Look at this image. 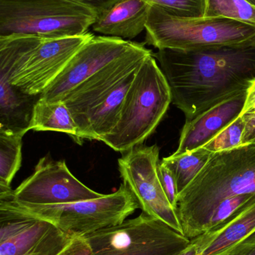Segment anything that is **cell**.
Listing matches in <instances>:
<instances>
[{"label":"cell","mask_w":255,"mask_h":255,"mask_svg":"<svg viewBox=\"0 0 255 255\" xmlns=\"http://www.w3.org/2000/svg\"><path fill=\"white\" fill-rule=\"evenodd\" d=\"M91 249L82 236L75 237L65 250L58 255H91Z\"/></svg>","instance_id":"4316f807"},{"label":"cell","mask_w":255,"mask_h":255,"mask_svg":"<svg viewBox=\"0 0 255 255\" xmlns=\"http://www.w3.org/2000/svg\"><path fill=\"white\" fill-rule=\"evenodd\" d=\"M159 154L157 145H137L118 159L119 172L123 183L133 193L144 213L184 235L178 210L171 205L160 183Z\"/></svg>","instance_id":"9c48e42d"},{"label":"cell","mask_w":255,"mask_h":255,"mask_svg":"<svg viewBox=\"0 0 255 255\" xmlns=\"http://www.w3.org/2000/svg\"><path fill=\"white\" fill-rule=\"evenodd\" d=\"M103 196L75 178L64 160L49 157L40 159L34 172L13 190L15 201L23 205H63Z\"/></svg>","instance_id":"30bf717a"},{"label":"cell","mask_w":255,"mask_h":255,"mask_svg":"<svg viewBox=\"0 0 255 255\" xmlns=\"http://www.w3.org/2000/svg\"><path fill=\"white\" fill-rule=\"evenodd\" d=\"M157 5L169 14L180 18H202L205 16L206 0H145Z\"/></svg>","instance_id":"603a6c76"},{"label":"cell","mask_w":255,"mask_h":255,"mask_svg":"<svg viewBox=\"0 0 255 255\" xmlns=\"http://www.w3.org/2000/svg\"><path fill=\"white\" fill-rule=\"evenodd\" d=\"M151 6L145 0H118L91 27L104 36L135 38L146 28Z\"/></svg>","instance_id":"9a60e30c"},{"label":"cell","mask_w":255,"mask_h":255,"mask_svg":"<svg viewBox=\"0 0 255 255\" xmlns=\"http://www.w3.org/2000/svg\"><path fill=\"white\" fill-rule=\"evenodd\" d=\"M91 255H178L191 240L145 213L83 235Z\"/></svg>","instance_id":"52a82bcc"},{"label":"cell","mask_w":255,"mask_h":255,"mask_svg":"<svg viewBox=\"0 0 255 255\" xmlns=\"http://www.w3.org/2000/svg\"><path fill=\"white\" fill-rule=\"evenodd\" d=\"M240 116L246 125L243 143L253 142L255 139V80L247 90V100Z\"/></svg>","instance_id":"cb8c5ba5"},{"label":"cell","mask_w":255,"mask_h":255,"mask_svg":"<svg viewBox=\"0 0 255 255\" xmlns=\"http://www.w3.org/2000/svg\"><path fill=\"white\" fill-rule=\"evenodd\" d=\"M145 44L134 42L124 55L72 90L61 100L70 110L76 127L121 81L137 71L145 59L154 54Z\"/></svg>","instance_id":"8fae6325"},{"label":"cell","mask_w":255,"mask_h":255,"mask_svg":"<svg viewBox=\"0 0 255 255\" xmlns=\"http://www.w3.org/2000/svg\"><path fill=\"white\" fill-rule=\"evenodd\" d=\"M12 200L20 211L47 220L73 236H83L105 228L118 226L138 208L137 199L123 183L117 191L98 199L63 205H23Z\"/></svg>","instance_id":"8992f818"},{"label":"cell","mask_w":255,"mask_h":255,"mask_svg":"<svg viewBox=\"0 0 255 255\" xmlns=\"http://www.w3.org/2000/svg\"><path fill=\"white\" fill-rule=\"evenodd\" d=\"M245 129V123L239 116L202 148L214 154L241 146L244 145L243 139Z\"/></svg>","instance_id":"7402d4cb"},{"label":"cell","mask_w":255,"mask_h":255,"mask_svg":"<svg viewBox=\"0 0 255 255\" xmlns=\"http://www.w3.org/2000/svg\"><path fill=\"white\" fill-rule=\"evenodd\" d=\"M255 195V142L214 153L191 184L178 195L184 235L205 233L213 211L230 198Z\"/></svg>","instance_id":"7a4b0ae2"},{"label":"cell","mask_w":255,"mask_h":255,"mask_svg":"<svg viewBox=\"0 0 255 255\" xmlns=\"http://www.w3.org/2000/svg\"></svg>","instance_id":"1f68e13d"},{"label":"cell","mask_w":255,"mask_h":255,"mask_svg":"<svg viewBox=\"0 0 255 255\" xmlns=\"http://www.w3.org/2000/svg\"><path fill=\"white\" fill-rule=\"evenodd\" d=\"M171 103L170 87L153 54L138 70L126 94L118 123L102 142L123 154L142 145L158 127Z\"/></svg>","instance_id":"3957f363"},{"label":"cell","mask_w":255,"mask_h":255,"mask_svg":"<svg viewBox=\"0 0 255 255\" xmlns=\"http://www.w3.org/2000/svg\"><path fill=\"white\" fill-rule=\"evenodd\" d=\"M249 2L251 3L252 4L255 6V0H247Z\"/></svg>","instance_id":"f546056e"},{"label":"cell","mask_w":255,"mask_h":255,"mask_svg":"<svg viewBox=\"0 0 255 255\" xmlns=\"http://www.w3.org/2000/svg\"><path fill=\"white\" fill-rule=\"evenodd\" d=\"M145 44L159 49L195 50L255 44V26L226 18H180L151 4Z\"/></svg>","instance_id":"277c9868"},{"label":"cell","mask_w":255,"mask_h":255,"mask_svg":"<svg viewBox=\"0 0 255 255\" xmlns=\"http://www.w3.org/2000/svg\"><path fill=\"white\" fill-rule=\"evenodd\" d=\"M23 136L0 130V187H10L22 160Z\"/></svg>","instance_id":"ffe728a7"},{"label":"cell","mask_w":255,"mask_h":255,"mask_svg":"<svg viewBox=\"0 0 255 255\" xmlns=\"http://www.w3.org/2000/svg\"><path fill=\"white\" fill-rule=\"evenodd\" d=\"M11 187H0V255H58L75 236L16 208Z\"/></svg>","instance_id":"ba28073f"},{"label":"cell","mask_w":255,"mask_h":255,"mask_svg":"<svg viewBox=\"0 0 255 255\" xmlns=\"http://www.w3.org/2000/svg\"><path fill=\"white\" fill-rule=\"evenodd\" d=\"M212 154L202 147L180 155L173 154L162 160V163L172 171L175 177L178 195L191 184Z\"/></svg>","instance_id":"d6986e66"},{"label":"cell","mask_w":255,"mask_h":255,"mask_svg":"<svg viewBox=\"0 0 255 255\" xmlns=\"http://www.w3.org/2000/svg\"><path fill=\"white\" fill-rule=\"evenodd\" d=\"M255 232V202L229 221L202 234L206 249L201 255L224 254Z\"/></svg>","instance_id":"e0dca14e"},{"label":"cell","mask_w":255,"mask_h":255,"mask_svg":"<svg viewBox=\"0 0 255 255\" xmlns=\"http://www.w3.org/2000/svg\"><path fill=\"white\" fill-rule=\"evenodd\" d=\"M31 130L62 132L77 140L78 128L68 108L62 101L49 102L41 97L33 111Z\"/></svg>","instance_id":"ac0fdd59"},{"label":"cell","mask_w":255,"mask_h":255,"mask_svg":"<svg viewBox=\"0 0 255 255\" xmlns=\"http://www.w3.org/2000/svg\"><path fill=\"white\" fill-rule=\"evenodd\" d=\"M133 43L118 37L93 36L75 54L40 97L49 102L61 101L72 90L124 55Z\"/></svg>","instance_id":"4fadbf2b"},{"label":"cell","mask_w":255,"mask_h":255,"mask_svg":"<svg viewBox=\"0 0 255 255\" xmlns=\"http://www.w3.org/2000/svg\"><path fill=\"white\" fill-rule=\"evenodd\" d=\"M85 6L94 10L98 16L106 12L118 0H66Z\"/></svg>","instance_id":"83f0119b"},{"label":"cell","mask_w":255,"mask_h":255,"mask_svg":"<svg viewBox=\"0 0 255 255\" xmlns=\"http://www.w3.org/2000/svg\"><path fill=\"white\" fill-rule=\"evenodd\" d=\"M41 95H29L0 75V130L24 135L30 129L33 111Z\"/></svg>","instance_id":"2e32d148"},{"label":"cell","mask_w":255,"mask_h":255,"mask_svg":"<svg viewBox=\"0 0 255 255\" xmlns=\"http://www.w3.org/2000/svg\"><path fill=\"white\" fill-rule=\"evenodd\" d=\"M158 175L163 190L169 199L171 205L178 210V193L176 181L172 171L164 164L160 162L158 164Z\"/></svg>","instance_id":"d4e9b609"},{"label":"cell","mask_w":255,"mask_h":255,"mask_svg":"<svg viewBox=\"0 0 255 255\" xmlns=\"http://www.w3.org/2000/svg\"><path fill=\"white\" fill-rule=\"evenodd\" d=\"M93 36L91 32H87L74 37L44 39L10 79V83L25 94L41 95Z\"/></svg>","instance_id":"7c38bea8"},{"label":"cell","mask_w":255,"mask_h":255,"mask_svg":"<svg viewBox=\"0 0 255 255\" xmlns=\"http://www.w3.org/2000/svg\"><path fill=\"white\" fill-rule=\"evenodd\" d=\"M186 122L220 102L247 91L255 80V44L154 54Z\"/></svg>","instance_id":"6da1fadb"},{"label":"cell","mask_w":255,"mask_h":255,"mask_svg":"<svg viewBox=\"0 0 255 255\" xmlns=\"http://www.w3.org/2000/svg\"><path fill=\"white\" fill-rule=\"evenodd\" d=\"M97 17L91 9L66 0H0V36L74 37L88 32Z\"/></svg>","instance_id":"5b68a950"},{"label":"cell","mask_w":255,"mask_h":255,"mask_svg":"<svg viewBox=\"0 0 255 255\" xmlns=\"http://www.w3.org/2000/svg\"><path fill=\"white\" fill-rule=\"evenodd\" d=\"M247 96V90L235 94L186 122L180 136L179 145L174 154L180 155L206 145L239 118Z\"/></svg>","instance_id":"5bb4252c"},{"label":"cell","mask_w":255,"mask_h":255,"mask_svg":"<svg viewBox=\"0 0 255 255\" xmlns=\"http://www.w3.org/2000/svg\"><path fill=\"white\" fill-rule=\"evenodd\" d=\"M253 142H255V139H254V141H253Z\"/></svg>","instance_id":"4dcf8cb0"},{"label":"cell","mask_w":255,"mask_h":255,"mask_svg":"<svg viewBox=\"0 0 255 255\" xmlns=\"http://www.w3.org/2000/svg\"><path fill=\"white\" fill-rule=\"evenodd\" d=\"M204 252L203 242L200 236L191 240L190 246L178 255H201Z\"/></svg>","instance_id":"f1b7e54d"},{"label":"cell","mask_w":255,"mask_h":255,"mask_svg":"<svg viewBox=\"0 0 255 255\" xmlns=\"http://www.w3.org/2000/svg\"><path fill=\"white\" fill-rule=\"evenodd\" d=\"M205 17L226 18L255 26V6L247 0H206Z\"/></svg>","instance_id":"44dd1931"},{"label":"cell","mask_w":255,"mask_h":255,"mask_svg":"<svg viewBox=\"0 0 255 255\" xmlns=\"http://www.w3.org/2000/svg\"><path fill=\"white\" fill-rule=\"evenodd\" d=\"M222 255H255V232Z\"/></svg>","instance_id":"484cf974"}]
</instances>
